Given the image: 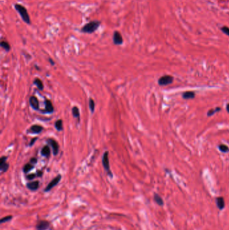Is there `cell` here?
I'll return each instance as SVG.
<instances>
[{
  "mask_svg": "<svg viewBox=\"0 0 229 230\" xmlns=\"http://www.w3.org/2000/svg\"><path fill=\"white\" fill-rule=\"evenodd\" d=\"M14 8L17 11L18 13L20 14L21 18L25 23H26L27 24H31L30 18V16H29L28 10L24 6L20 4V3H15L14 4Z\"/></svg>",
  "mask_w": 229,
  "mask_h": 230,
  "instance_id": "obj_1",
  "label": "cell"
},
{
  "mask_svg": "<svg viewBox=\"0 0 229 230\" xmlns=\"http://www.w3.org/2000/svg\"><path fill=\"white\" fill-rule=\"evenodd\" d=\"M101 25V22L98 20H93L89 23L85 24L81 29V32L83 33L92 34L97 30V28Z\"/></svg>",
  "mask_w": 229,
  "mask_h": 230,
  "instance_id": "obj_2",
  "label": "cell"
},
{
  "mask_svg": "<svg viewBox=\"0 0 229 230\" xmlns=\"http://www.w3.org/2000/svg\"><path fill=\"white\" fill-rule=\"evenodd\" d=\"M102 164L105 170L107 171L108 174L110 175L111 177H112V174L110 167V161H109V152L107 151L104 152L102 156Z\"/></svg>",
  "mask_w": 229,
  "mask_h": 230,
  "instance_id": "obj_3",
  "label": "cell"
},
{
  "mask_svg": "<svg viewBox=\"0 0 229 230\" xmlns=\"http://www.w3.org/2000/svg\"><path fill=\"white\" fill-rule=\"evenodd\" d=\"M174 81V78L172 75H163L158 80V83L159 86H168L172 83Z\"/></svg>",
  "mask_w": 229,
  "mask_h": 230,
  "instance_id": "obj_4",
  "label": "cell"
},
{
  "mask_svg": "<svg viewBox=\"0 0 229 230\" xmlns=\"http://www.w3.org/2000/svg\"><path fill=\"white\" fill-rule=\"evenodd\" d=\"M61 175H58L57 177L53 178V180L49 182V184L46 186V187L45 189V192H49L53 188H54L55 186H57L59 182L61 181Z\"/></svg>",
  "mask_w": 229,
  "mask_h": 230,
  "instance_id": "obj_5",
  "label": "cell"
},
{
  "mask_svg": "<svg viewBox=\"0 0 229 230\" xmlns=\"http://www.w3.org/2000/svg\"><path fill=\"white\" fill-rule=\"evenodd\" d=\"M47 142H48V143L51 146L53 151V154L54 155H57L59 151V144H58L57 142L54 139H49L47 140Z\"/></svg>",
  "mask_w": 229,
  "mask_h": 230,
  "instance_id": "obj_6",
  "label": "cell"
},
{
  "mask_svg": "<svg viewBox=\"0 0 229 230\" xmlns=\"http://www.w3.org/2000/svg\"><path fill=\"white\" fill-rule=\"evenodd\" d=\"M113 42L116 45H121L123 43V38L120 32L116 30L113 34Z\"/></svg>",
  "mask_w": 229,
  "mask_h": 230,
  "instance_id": "obj_7",
  "label": "cell"
},
{
  "mask_svg": "<svg viewBox=\"0 0 229 230\" xmlns=\"http://www.w3.org/2000/svg\"><path fill=\"white\" fill-rule=\"evenodd\" d=\"M50 226V224L49 221L42 220L40 221L37 225H36V229L37 230H46L48 229Z\"/></svg>",
  "mask_w": 229,
  "mask_h": 230,
  "instance_id": "obj_8",
  "label": "cell"
},
{
  "mask_svg": "<svg viewBox=\"0 0 229 230\" xmlns=\"http://www.w3.org/2000/svg\"><path fill=\"white\" fill-rule=\"evenodd\" d=\"M215 202H216L217 207L219 208V209L220 211H223L225 208V200H224V197L223 196L216 197L215 199Z\"/></svg>",
  "mask_w": 229,
  "mask_h": 230,
  "instance_id": "obj_9",
  "label": "cell"
},
{
  "mask_svg": "<svg viewBox=\"0 0 229 230\" xmlns=\"http://www.w3.org/2000/svg\"><path fill=\"white\" fill-rule=\"evenodd\" d=\"M7 157H2L0 160V170L2 172H6L9 167V164L6 162Z\"/></svg>",
  "mask_w": 229,
  "mask_h": 230,
  "instance_id": "obj_10",
  "label": "cell"
},
{
  "mask_svg": "<svg viewBox=\"0 0 229 230\" xmlns=\"http://www.w3.org/2000/svg\"><path fill=\"white\" fill-rule=\"evenodd\" d=\"M29 102H30V104L31 105V107L32 108L34 109L36 111H38L39 109V102L38 100L37 99V98L36 96H32L30 98V100H29Z\"/></svg>",
  "mask_w": 229,
  "mask_h": 230,
  "instance_id": "obj_11",
  "label": "cell"
},
{
  "mask_svg": "<svg viewBox=\"0 0 229 230\" xmlns=\"http://www.w3.org/2000/svg\"><path fill=\"white\" fill-rule=\"evenodd\" d=\"M45 111L47 113H53L54 112V107L52 102L49 100L46 99L45 101Z\"/></svg>",
  "mask_w": 229,
  "mask_h": 230,
  "instance_id": "obj_12",
  "label": "cell"
},
{
  "mask_svg": "<svg viewBox=\"0 0 229 230\" xmlns=\"http://www.w3.org/2000/svg\"><path fill=\"white\" fill-rule=\"evenodd\" d=\"M27 188L32 191H35L39 188V182L38 181H33L28 182L26 185Z\"/></svg>",
  "mask_w": 229,
  "mask_h": 230,
  "instance_id": "obj_13",
  "label": "cell"
},
{
  "mask_svg": "<svg viewBox=\"0 0 229 230\" xmlns=\"http://www.w3.org/2000/svg\"><path fill=\"white\" fill-rule=\"evenodd\" d=\"M42 130H43V127L38 125H32L30 129V131L33 134H38L40 133H41Z\"/></svg>",
  "mask_w": 229,
  "mask_h": 230,
  "instance_id": "obj_14",
  "label": "cell"
},
{
  "mask_svg": "<svg viewBox=\"0 0 229 230\" xmlns=\"http://www.w3.org/2000/svg\"><path fill=\"white\" fill-rule=\"evenodd\" d=\"M195 97V94L194 92L192 91H187L185 92L182 94V98L185 100H190V99H194Z\"/></svg>",
  "mask_w": 229,
  "mask_h": 230,
  "instance_id": "obj_15",
  "label": "cell"
},
{
  "mask_svg": "<svg viewBox=\"0 0 229 230\" xmlns=\"http://www.w3.org/2000/svg\"><path fill=\"white\" fill-rule=\"evenodd\" d=\"M153 199L155 200V202L157 203L159 206L163 207L164 205V201H163V199L161 197V196L159 195L157 193H155L154 196H153Z\"/></svg>",
  "mask_w": 229,
  "mask_h": 230,
  "instance_id": "obj_16",
  "label": "cell"
},
{
  "mask_svg": "<svg viewBox=\"0 0 229 230\" xmlns=\"http://www.w3.org/2000/svg\"><path fill=\"white\" fill-rule=\"evenodd\" d=\"M50 154V148L49 145H45L44 147H42L41 149V155L46 157V158H49Z\"/></svg>",
  "mask_w": 229,
  "mask_h": 230,
  "instance_id": "obj_17",
  "label": "cell"
},
{
  "mask_svg": "<svg viewBox=\"0 0 229 230\" xmlns=\"http://www.w3.org/2000/svg\"><path fill=\"white\" fill-rule=\"evenodd\" d=\"M34 83L36 86L38 87V88L40 90H42L43 88H44V85H43V83L39 78H36L34 80Z\"/></svg>",
  "mask_w": 229,
  "mask_h": 230,
  "instance_id": "obj_18",
  "label": "cell"
},
{
  "mask_svg": "<svg viewBox=\"0 0 229 230\" xmlns=\"http://www.w3.org/2000/svg\"><path fill=\"white\" fill-rule=\"evenodd\" d=\"M54 127H55L56 129L59 131H61L63 130V121L61 119L57 120V121L54 123Z\"/></svg>",
  "mask_w": 229,
  "mask_h": 230,
  "instance_id": "obj_19",
  "label": "cell"
},
{
  "mask_svg": "<svg viewBox=\"0 0 229 230\" xmlns=\"http://www.w3.org/2000/svg\"><path fill=\"white\" fill-rule=\"evenodd\" d=\"M33 168H34V166L32 165V163H26V165H25L23 167V171L24 173H28L30 171H31Z\"/></svg>",
  "mask_w": 229,
  "mask_h": 230,
  "instance_id": "obj_20",
  "label": "cell"
},
{
  "mask_svg": "<svg viewBox=\"0 0 229 230\" xmlns=\"http://www.w3.org/2000/svg\"><path fill=\"white\" fill-rule=\"evenodd\" d=\"M220 110H221V108L220 107H216L215 108L210 109V110H209L208 112H207V115H208V116H212L215 114V113L220 111Z\"/></svg>",
  "mask_w": 229,
  "mask_h": 230,
  "instance_id": "obj_21",
  "label": "cell"
},
{
  "mask_svg": "<svg viewBox=\"0 0 229 230\" xmlns=\"http://www.w3.org/2000/svg\"><path fill=\"white\" fill-rule=\"evenodd\" d=\"M1 46L2 47L3 49L6 50V51H10V49H11L10 44L8 42L5 41H2L1 42Z\"/></svg>",
  "mask_w": 229,
  "mask_h": 230,
  "instance_id": "obj_22",
  "label": "cell"
},
{
  "mask_svg": "<svg viewBox=\"0 0 229 230\" xmlns=\"http://www.w3.org/2000/svg\"><path fill=\"white\" fill-rule=\"evenodd\" d=\"M219 150L223 153H228L229 151V147L227 145L220 144L219 145Z\"/></svg>",
  "mask_w": 229,
  "mask_h": 230,
  "instance_id": "obj_23",
  "label": "cell"
},
{
  "mask_svg": "<svg viewBox=\"0 0 229 230\" xmlns=\"http://www.w3.org/2000/svg\"><path fill=\"white\" fill-rule=\"evenodd\" d=\"M72 114L75 118H79L80 112L79 108L77 107H74L72 108Z\"/></svg>",
  "mask_w": 229,
  "mask_h": 230,
  "instance_id": "obj_24",
  "label": "cell"
},
{
  "mask_svg": "<svg viewBox=\"0 0 229 230\" xmlns=\"http://www.w3.org/2000/svg\"><path fill=\"white\" fill-rule=\"evenodd\" d=\"M89 108L92 112H94V109H95V102H94L92 98H90L89 101Z\"/></svg>",
  "mask_w": 229,
  "mask_h": 230,
  "instance_id": "obj_25",
  "label": "cell"
},
{
  "mask_svg": "<svg viewBox=\"0 0 229 230\" xmlns=\"http://www.w3.org/2000/svg\"><path fill=\"white\" fill-rule=\"evenodd\" d=\"M12 216H11V215H8V216H6L5 217H3L2 219H1V220H0V223H1V224H3V223L8 222V221H9L12 220Z\"/></svg>",
  "mask_w": 229,
  "mask_h": 230,
  "instance_id": "obj_26",
  "label": "cell"
},
{
  "mask_svg": "<svg viewBox=\"0 0 229 230\" xmlns=\"http://www.w3.org/2000/svg\"><path fill=\"white\" fill-rule=\"evenodd\" d=\"M222 31H223L224 34H226L227 35L229 36V28L227 26H224L221 28Z\"/></svg>",
  "mask_w": 229,
  "mask_h": 230,
  "instance_id": "obj_27",
  "label": "cell"
},
{
  "mask_svg": "<svg viewBox=\"0 0 229 230\" xmlns=\"http://www.w3.org/2000/svg\"><path fill=\"white\" fill-rule=\"evenodd\" d=\"M36 176V175L35 174H28L27 176V179L29 180H33V179H34Z\"/></svg>",
  "mask_w": 229,
  "mask_h": 230,
  "instance_id": "obj_28",
  "label": "cell"
},
{
  "mask_svg": "<svg viewBox=\"0 0 229 230\" xmlns=\"http://www.w3.org/2000/svg\"><path fill=\"white\" fill-rule=\"evenodd\" d=\"M30 163H32V164H36V163H37V159L35 158H32V159H30Z\"/></svg>",
  "mask_w": 229,
  "mask_h": 230,
  "instance_id": "obj_29",
  "label": "cell"
},
{
  "mask_svg": "<svg viewBox=\"0 0 229 230\" xmlns=\"http://www.w3.org/2000/svg\"><path fill=\"white\" fill-rule=\"evenodd\" d=\"M36 139H37V138H36V137H34V138L32 139L31 141H30V145H30V146H32V145H33V144L34 143V141H35Z\"/></svg>",
  "mask_w": 229,
  "mask_h": 230,
  "instance_id": "obj_30",
  "label": "cell"
},
{
  "mask_svg": "<svg viewBox=\"0 0 229 230\" xmlns=\"http://www.w3.org/2000/svg\"><path fill=\"white\" fill-rule=\"evenodd\" d=\"M226 109H227V112L229 113V103H228V104H227V106H226Z\"/></svg>",
  "mask_w": 229,
  "mask_h": 230,
  "instance_id": "obj_31",
  "label": "cell"
},
{
  "mask_svg": "<svg viewBox=\"0 0 229 230\" xmlns=\"http://www.w3.org/2000/svg\"><path fill=\"white\" fill-rule=\"evenodd\" d=\"M42 174V171H39L38 173L37 172V176H41Z\"/></svg>",
  "mask_w": 229,
  "mask_h": 230,
  "instance_id": "obj_32",
  "label": "cell"
},
{
  "mask_svg": "<svg viewBox=\"0 0 229 230\" xmlns=\"http://www.w3.org/2000/svg\"><path fill=\"white\" fill-rule=\"evenodd\" d=\"M49 62H50V63H51V65H54V62H53V61L51 59H50H50H49Z\"/></svg>",
  "mask_w": 229,
  "mask_h": 230,
  "instance_id": "obj_33",
  "label": "cell"
}]
</instances>
